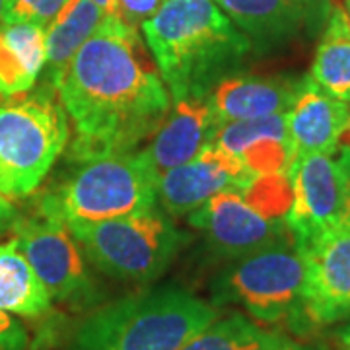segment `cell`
Masks as SVG:
<instances>
[{
	"mask_svg": "<svg viewBox=\"0 0 350 350\" xmlns=\"http://www.w3.org/2000/svg\"><path fill=\"white\" fill-rule=\"evenodd\" d=\"M57 92L75 123L72 162L133 152L154 138L172 111L137 27L113 14L78 49Z\"/></svg>",
	"mask_w": 350,
	"mask_h": 350,
	"instance_id": "cell-1",
	"label": "cell"
},
{
	"mask_svg": "<svg viewBox=\"0 0 350 350\" xmlns=\"http://www.w3.org/2000/svg\"><path fill=\"white\" fill-rule=\"evenodd\" d=\"M140 27L174 101L206 98L251 51V39L214 0H163Z\"/></svg>",
	"mask_w": 350,
	"mask_h": 350,
	"instance_id": "cell-2",
	"label": "cell"
},
{
	"mask_svg": "<svg viewBox=\"0 0 350 350\" xmlns=\"http://www.w3.org/2000/svg\"><path fill=\"white\" fill-rule=\"evenodd\" d=\"M218 317L216 306L187 290L152 288L90 313L68 350H179Z\"/></svg>",
	"mask_w": 350,
	"mask_h": 350,
	"instance_id": "cell-3",
	"label": "cell"
},
{
	"mask_svg": "<svg viewBox=\"0 0 350 350\" xmlns=\"http://www.w3.org/2000/svg\"><path fill=\"white\" fill-rule=\"evenodd\" d=\"M72 174L39 200V214L72 228L156 206L158 175L144 152L78 162Z\"/></svg>",
	"mask_w": 350,
	"mask_h": 350,
	"instance_id": "cell-4",
	"label": "cell"
},
{
	"mask_svg": "<svg viewBox=\"0 0 350 350\" xmlns=\"http://www.w3.org/2000/svg\"><path fill=\"white\" fill-rule=\"evenodd\" d=\"M68 230L101 275L137 284L158 280L191 241L189 234L175 228L172 216L156 206Z\"/></svg>",
	"mask_w": 350,
	"mask_h": 350,
	"instance_id": "cell-5",
	"label": "cell"
},
{
	"mask_svg": "<svg viewBox=\"0 0 350 350\" xmlns=\"http://www.w3.org/2000/svg\"><path fill=\"white\" fill-rule=\"evenodd\" d=\"M304 276L296 245H275L228 262L211 282V304H236L259 323H286L296 333H306L310 327L304 313Z\"/></svg>",
	"mask_w": 350,
	"mask_h": 350,
	"instance_id": "cell-6",
	"label": "cell"
},
{
	"mask_svg": "<svg viewBox=\"0 0 350 350\" xmlns=\"http://www.w3.org/2000/svg\"><path fill=\"white\" fill-rule=\"evenodd\" d=\"M55 88L0 103V193L25 197L49 174L68 142V119Z\"/></svg>",
	"mask_w": 350,
	"mask_h": 350,
	"instance_id": "cell-7",
	"label": "cell"
},
{
	"mask_svg": "<svg viewBox=\"0 0 350 350\" xmlns=\"http://www.w3.org/2000/svg\"><path fill=\"white\" fill-rule=\"evenodd\" d=\"M12 243L31 265L51 298L75 308H90L101 300L100 286L68 226L43 214L20 216L12 226Z\"/></svg>",
	"mask_w": 350,
	"mask_h": 350,
	"instance_id": "cell-8",
	"label": "cell"
},
{
	"mask_svg": "<svg viewBox=\"0 0 350 350\" xmlns=\"http://www.w3.org/2000/svg\"><path fill=\"white\" fill-rule=\"evenodd\" d=\"M216 259L238 261L257 251L294 243L284 218H271L253 208L239 191L228 189L202 202L189 214Z\"/></svg>",
	"mask_w": 350,
	"mask_h": 350,
	"instance_id": "cell-9",
	"label": "cell"
},
{
	"mask_svg": "<svg viewBox=\"0 0 350 350\" xmlns=\"http://www.w3.org/2000/svg\"><path fill=\"white\" fill-rule=\"evenodd\" d=\"M292 202L284 222L296 247L340 228L345 214V183L338 163L325 154L298 156L290 172Z\"/></svg>",
	"mask_w": 350,
	"mask_h": 350,
	"instance_id": "cell-10",
	"label": "cell"
},
{
	"mask_svg": "<svg viewBox=\"0 0 350 350\" xmlns=\"http://www.w3.org/2000/svg\"><path fill=\"white\" fill-rule=\"evenodd\" d=\"M304 313L308 327H323L350 317V232L335 228L304 247Z\"/></svg>",
	"mask_w": 350,
	"mask_h": 350,
	"instance_id": "cell-11",
	"label": "cell"
},
{
	"mask_svg": "<svg viewBox=\"0 0 350 350\" xmlns=\"http://www.w3.org/2000/svg\"><path fill=\"white\" fill-rule=\"evenodd\" d=\"M255 177L236 154L208 144L197 158L160 175L158 199L172 218H181L220 191L250 187Z\"/></svg>",
	"mask_w": 350,
	"mask_h": 350,
	"instance_id": "cell-12",
	"label": "cell"
},
{
	"mask_svg": "<svg viewBox=\"0 0 350 350\" xmlns=\"http://www.w3.org/2000/svg\"><path fill=\"white\" fill-rule=\"evenodd\" d=\"M262 49L319 31L333 10L331 0H214Z\"/></svg>",
	"mask_w": 350,
	"mask_h": 350,
	"instance_id": "cell-13",
	"label": "cell"
},
{
	"mask_svg": "<svg viewBox=\"0 0 350 350\" xmlns=\"http://www.w3.org/2000/svg\"><path fill=\"white\" fill-rule=\"evenodd\" d=\"M284 119L294 158L306 154L331 156L350 123V103L331 96L312 76H301L298 94Z\"/></svg>",
	"mask_w": 350,
	"mask_h": 350,
	"instance_id": "cell-14",
	"label": "cell"
},
{
	"mask_svg": "<svg viewBox=\"0 0 350 350\" xmlns=\"http://www.w3.org/2000/svg\"><path fill=\"white\" fill-rule=\"evenodd\" d=\"M218 119L206 98H185L172 105L165 121L152 138L146 160L158 179L165 172L197 158L202 148L213 144Z\"/></svg>",
	"mask_w": 350,
	"mask_h": 350,
	"instance_id": "cell-15",
	"label": "cell"
},
{
	"mask_svg": "<svg viewBox=\"0 0 350 350\" xmlns=\"http://www.w3.org/2000/svg\"><path fill=\"white\" fill-rule=\"evenodd\" d=\"M301 78L292 76L230 75L208 92L218 123L284 115L298 94Z\"/></svg>",
	"mask_w": 350,
	"mask_h": 350,
	"instance_id": "cell-16",
	"label": "cell"
},
{
	"mask_svg": "<svg viewBox=\"0 0 350 350\" xmlns=\"http://www.w3.org/2000/svg\"><path fill=\"white\" fill-rule=\"evenodd\" d=\"M47 63L45 27L0 25V96L16 98L36 86Z\"/></svg>",
	"mask_w": 350,
	"mask_h": 350,
	"instance_id": "cell-17",
	"label": "cell"
},
{
	"mask_svg": "<svg viewBox=\"0 0 350 350\" xmlns=\"http://www.w3.org/2000/svg\"><path fill=\"white\" fill-rule=\"evenodd\" d=\"M105 12L92 0H68L61 14L45 29L47 86L59 90L64 72L78 49L98 29Z\"/></svg>",
	"mask_w": 350,
	"mask_h": 350,
	"instance_id": "cell-18",
	"label": "cell"
},
{
	"mask_svg": "<svg viewBox=\"0 0 350 350\" xmlns=\"http://www.w3.org/2000/svg\"><path fill=\"white\" fill-rule=\"evenodd\" d=\"M0 310L20 317H39L51 310L47 288L12 241L0 243Z\"/></svg>",
	"mask_w": 350,
	"mask_h": 350,
	"instance_id": "cell-19",
	"label": "cell"
},
{
	"mask_svg": "<svg viewBox=\"0 0 350 350\" xmlns=\"http://www.w3.org/2000/svg\"><path fill=\"white\" fill-rule=\"evenodd\" d=\"M312 80L350 103V36L342 6H333L312 63Z\"/></svg>",
	"mask_w": 350,
	"mask_h": 350,
	"instance_id": "cell-20",
	"label": "cell"
},
{
	"mask_svg": "<svg viewBox=\"0 0 350 350\" xmlns=\"http://www.w3.org/2000/svg\"><path fill=\"white\" fill-rule=\"evenodd\" d=\"M276 337L257 321L238 312L218 317L179 350H259Z\"/></svg>",
	"mask_w": 350,
	"mask_h": 350,
	"instance_id": "cell-21",
	"label": "cell"
},
{
	"mask_svg": "<svg viewBox=\"0 0 350 350\" xmlns=\"http://www.w3.org/2000/svg\"><path fill=\"white\" fill-rule=\"evenodd\" d=\"M66 2L68 0H4L2 24H33L47 29Z\"/></svg>",
	"mask_w": 350,
	"mask_h": 350,
	"instance_id": "cell-22",
	"label": "cell"
},
{
	"mask_svg": "<svg viewBox=\"0 0 350 350\" xmlns=\"http://www.w3.org/2000/svg\"><path fill=\"white\" fill-rule=\"evenodd\" d=\"M119 4V16L126 24L135 25L142 24L144 20L152 18L162 6V0H117Z\"/></svg>",
	"mask_w": 350,
	"mask_h": 350,
	"instance_id": "cell-23",
	"label": "cell"
},
{
	"mask_svg": "<svg viewBox=\"0 0 350 350\" xmlns=\"http://www.w3.org/2000/svg\"><path fill=\"white\" fill-rule=\"evenodd\" d=\"M27 345L24 327L16 323L10 313L0 310V350H24Z\"/></svg>",
	"mask_w": 350,
	"mask_h": 350,
	"instance_id": "cell-24",
	"label": "cell"
},
{
	"mask_svg": "<svg viewBox=\"0 0 350 350\" xmlns=\"http://www.w3.org/2000/svg\"><path fill=\"white\" fill-rule=\"evenodd\" d=\"M338 170L342 175V183H345V214H342V222L340 228L350 232V144L340 146L338 154Z\"/></svg>",
	"mask_w": 350,
	"mask_h": 350,
	"instance_id": "cell-25",
	"label": "cell"
},
{
	"mask_svg": "<svg viewBox=\"0 0 350 350\" xmlns=\"http://www.w3.org/2000/svg\"><path fill=\"white\" fill-rule=\"evenodd\" d=\"M259 350H325L321 347H315V345H306V342H300V340H294V338L286 337L282 333H276V337L265 345L262 349Z\"/></svg>",
	"mask_w": 350,
	"mask_h": 350,
	"instance_id": "cell-26",
	"label": "cell"
},
{
	"mask_svg": "<svg viewBox=\"0 0 350 350\" xmlns=\"http://www.w3.org/2000/svg\"><path fill=\"white\" fill-rule=\"evenodd\" d=\"M18 218H20V214L16 211V206L8 200V197H4V195L0 193V234L12 230L14 222H16Z\"/></svg>",
	"mask_w": 350,
	"mask_h": 350,
	"instance_id": "cell-27",
	"label": "cell"
},
{
	"mask_svg": "<svg viewBox=\"0 0 350 350\" xmlns=\"http://www.w3.org/2000/svg\"><path fill=\"white\" fill-rule=\"evenodd\" d=\"M92 2H94L96 6H100L105 14L119 16V4H117V0H92Z\"/></svg>",
	"mask_w": 350,
	"mask_h": 350,
	"instance_id": "cell-28",
	"label": "cell"
},
{
	"mask_svg": "<svg viewBox=\"0 0 350 350\" xmlns=\"http://www.w3.org/2000/svg\"><path fill=\"white\" fill-rule=\"evenodd\" d=\"M338 338H340L342 347H350V323L338 331Z\"/></svg>",
	"mask_w": 350,
	"mask_h": 350,
	"instance_id": "cell-29",
	"label": "cell"
},
{
	"mask_svg": "<svg viewBox=\"0 0 350 350\" xmlns=\"http://www.w3.org/2000/svg\"><path fill=\"white\" fill-rule=\"evenodd\" d=\"M342 10H345V18H347V29H349V36H350V0H345V4H342Z\"/></svg>",
	"mask_w": 350,
	"mask_h": 350,
	"instance_id": "cell-30",
	"label": "cell"
},
{
	"mask_svg": "<svg viewBox=\"0 0 350 350\" xmlns=\"http://www.w3.org/2000/svg\"><path fill=\"white\" fill-rule=\"evenodd\" d=\"M342 138H345V144H350V123H349V126H347V131H345Z\"/></svg>",
	"mask_w": 350,
	"mask_h": 350,
	"instance_id": "cell-31",
	"label": "cell"
},
{
	"mask_svg": "<svg viewBox=\"0 0 350 350\" xmlns=\"http://www.w3.org/2000/svg\"><path fill=\"white\" fill-rule=\"evenodd\" d=\"M2 8H4V0H0V25H2Z\"/></svg>",
	"mask_w": 350,
	"mask_h": 350,
	"instance_id": "cell-32",
	"label": "cell"
},
{
	"mask_svg": "<svg viewBox=\"0 0 350 350\" xmlns=\"http://www.w3.org/2000/svg\"><path fill=\"white\" fill-rule=\"evenodd\" d=\"M342 350H350V347H345V349H342Z\"/></svg>",
	"mask_w": 350,
	"mask_h": 350,
	"instance_id": "cell-33",
	"label": "cell"
}]
</instances>
